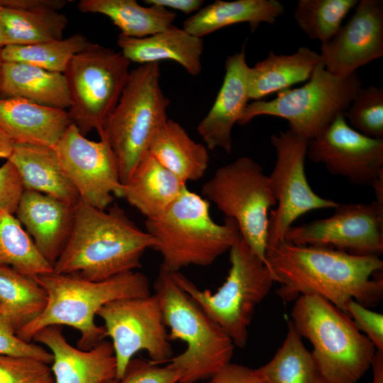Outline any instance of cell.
I'll use <instances>...</instances> for the list:
<instances>
[{
    "label": "cell",
    "instance_id": "3",
    "mask_svg": "<svg viewBox=\"0 0 383 383\" xmlns=\"http://www.w3.org/2000/svg\"><path fill=\"white\" fill-rule=\"evenodd\" d=\"M34 278L46 292L47 305L37 318L16 332L17 336L30 343L46 326L67 325L79 331L77 347L82 350L92 349L106 337L105 327L94 322L104 305L116 299L151 294L148 277L135 271L99 282L53 272Z\"/></svg>",
    "mask_w": 383,
    "mask_h": 383
},
{
    "label": "cell",
    "instance_id": "11",
    "mask_svg": "<svg viewBox=\"0 0 383 383\" xmlns=\"http://www.w3.org/2000/svg\"><path fill=\"white\" fill-rule=\"evenodd\" d=\"M201 194L226 218L236 221L242 238L267 265L269 210L276 201L269 176L260 164L249 157H240L219 167L202 186Z\"/></svg>",
    "mask_w": 383,
    "mask_h": 383
},
{
    "label": "cell",
    "instance_id": "30",
    "mask_svg": "<svg viewBox=\"0 0 383 383\" xmlns=\"http://www.w3.org/2000/svg\"><path fill=\"white\" fill-rule=\"evenodd\" d=\"M77 8L83 13L109 17L121 30V35L136 38L165 30L176 18L171 10L155 5L143 6L135 0H80Z\"/></svg>",
    "mask_w": 383,
    "mask_h": 383
},
{
    "label": "cell",
    "instance_id": "32",
    "mask_svg": "<svg viewBox=\"0 0 383 383\" xmlns=\"http://www.w3.org/2000/svg\"><path fill=\"white\" fill-rule=\"evenodd\" d=\"M47 301L46 292L34 277L0 265V313L9 318L16 333L37 318Z\"/></svg>",
    "mask_w": 383,
    "mask_h": 383
},
{
    "label": "cell",
    "instance_id": "16",
    "mask_svg": "<svg viewBox=\"0 0 383 383\" xmlns=\"http://www.w3.org/2000/svg\"><path fill=\"white\" fill-rule=\"evenodd\" d=\"M307 157L354 184L372 186L383 174V139L360 133L340 113L309 141Z\"/></svg>",
    "mask_w": 383,
    "mask_h": 383
},
{
    "label": "cell",
    "instance_id": "2",
    "mask_svg": "<svg viewBox=\"0 0 383 383\" xmlns=\"http://www.w3.org/2000/svg\"><path fill=\"white\" fill-rule=\"evenodd\" d=\"M155 245L118 204L101 210L79 199L71 235L52 272L103 281L140 268L144 252Z\"/></svg>",
    "mask_w": 383,
    "mask_h": 383
},
{
    "label": "cell",
    "instance_id": "14",
    "mask_svg": "<svg viewBox=\"0 0 383 383\" xmlns=\"http://www.w3.org/2000/svg\"><path fill=\"white\" fill-rule=\"evenodd\" d=\"M99 141L87 139L71 123L53 147L67 178L81 200L101 210L114 196L123 197L118 162L105 136Z\"/></svg>",
    "mask_w": 383,
    "mask_h": 383
},
{
    "label": "cell",
    "instance_id": "6",
    "mask_svg": "<svg viewBox=\"0 0 383 383\" xmlns=\"http://www.w3.org/2000/svg\"><path fill=\"white\" fill-rule=\"evenodd\" d=\"M291 316L299 335L312 344L311 353L328 383H357L371 367L374 345L347 313L328 300L299 296Z\"/></svg>",
    "mask_w": 383,
    "mask_h": 383
},
{
    "label": "cell",
    "instance_id": "29",
    "mask_svg": "<svg viewBox=\"0 0 383 383\" xmlns=\"http://www.w3.org/2000/svg\"><path fill=\"white\" fill-rule=\"evenodd\" d=\"M1 94L64 110L70 104L63 73L24 63L2 62Z\"/></svg>",
    "mask_w": 383,
    "mask_h": 383
},
{
    "label": "cell",
    "instance_id": "17",
    "mask_svg": "<svg viewBox=\"0 0 383 383\" xmlns=\"http://www.w3.org/2000/svg\"><path fill=\"white\" fill-rule=\"evenodd\" d=\"M355 6L348 21L321 47L326 70L339 77L383 56V1L361 0Z\"/></svg>",
    "mask_w": 383,
    "mask_h": 383
},
{
    "label": "cell",
    "instance_id": "43",
    "mask_svg": "<svg viewBox=\"0 0 383 383\" xmlns=\"http://www.w3.org/2000/svg\"><path fill=\"white\" fill-rule=\"evenodd\" d=\"M148 5H155L170 10H178L185 14L199 11L204 4L202 0H145Z\"/></svg>",
    "mask_w": 383,
    "mask_h": 383
},
{
    "label": "cell",
    "instance_id": "8",
    "mask_svg": "<svg viewBox=\"0 0 383 383\" xmlns=\"http://www.w3.org/2000/svg\"><path fill=\"white\" fill-rule=\"evenodd\" d=\"M229 252L228 275L216 293L201 290L179 272L171 273L176 283L222 328L234 345L243 348L255 308L275 281L267 265L240 235Z\"/></svg>",
    "mask_w": 383,
    "mask_h": 383
},
{
    "label": "cell",
    "instance_id": "7",
    "mask_svg": "<svg viewBox=\"0 0 383 383\" xmlns=\"http://www.w3.org/2000/svg\"><path fill=\"white\" fill-rule=\"evenodd\" d=\"M160 79L159 62L140 65L131 70L118 102L99 134L106 137L115 154L123 185L167 119L170 101L161 89Z\"/></svg>",
    "mask_w": 383,
    "mask_h": 383
},
{
    "label": "cell",
    "instance_id": "4",
    "mask_svg": "<svg viewBox=\"0 0 383 383\" xmlns=\"http://www.w3.org/2000/svg\"><path fill=\"white\" fill-rule=\"evenodd\" d=\"M146 231L155 239L152 249L162 258L160 267L177 272L190 266H209L229 250L239 237L236 221H213L209 202L188 189L160 216L146 218Z\"/></svg>",
    "mask_w": 383,
    "mask_h": 383
},
{
    "label": "cell",
    "instance_id": "47",
    "mask_svg": "<svg viewBox=\"0 0 383 383\" xmlns=\"http://www.w3.org/2000/svg\"><path fill=\"white\" fill-rule=\"evenodd\" d=\"M2 60L1 57V48H0V94H1V67H2Z\"/></svg>",
    "mask_w": 383,
    "mask_h": 383
},
{
    "label": "cell",
    "instance_id": "37",
    "mask_svg": "<svg viewBox=\"0 0 383 383\" xmlns=\"http://www.w3.org/2000/svg\"><path fill=\"white\" fill-rule=\"evenodd\" d=\"M0 383H55V380L48 364L0 355Z\"/></svg>",
    "mask_w": 383,
    "mask_h": 383
},
{
    "label": "cell",
    "instance_id": "15",
    "mask_svg": "<svg viewBox=\"0 0 383 383\" xmlns=\"http://www.w3.org/2000/svg\"><path fill=\"white\" fill-rule=\"evenodd\" d=\"M333 214L299 226H291L284 241L300 245L328 247L355 255L379 256L383 252V206L338 204Z\"/></svg>",
    "mask_w": 383,
    "mask_h": 383
},
{
    "label": "cell",
    "instance_id": "36",
    "mask_svg": "<svg viewBox=\"0 0 383 383\" xmlns=\"http://www.w3.org/2000/svg\"><path fill=\"white\" fill-rule=\"evenodd\" d=\"M343 116L360 133L375 139L383 138V89L360 87Z\"/></svg>",
    "mask_w": 383,
    "mask_h": 383
},
{
    "label": "cell",
    "instance_id": "18",
    "mask_svg": "<svg viewBox=\"0 0 383 383\" xmlns=\"http://www.w3.org/2000/svg\"><path fill=\"white\" fill-rule=\"evenodd\" d=\"M33 340L51 351L55 383H104L116 379V360L109 341L103 340L89 350H82L67 341L59 325L40 329Z\"/></svg>",
    "mask_w": 383,
    "mask_h": 383
},
{
    "label": "cell",
    "instance_id": "48",
    "mask_svg": "<svg viewBox=\"0 0 383 383\" xmlns=\"http://www.w3.org/2000/svg\"><path fill=\"white\" fill-rule=\"evenodd\" d=\"M104 383H119V381L116 379H113L108 380Z\"/></svg>",
    "mask_w": 383,
    "mask_h": 383
},
{
    "label": "cell",
    "instance_id": "44",
    "mask_svg": "<svg viewBox=\"0 0 383 383\" xmlns=\"http://www.w3.org/2000/svg\"><path fill=\"white\" fill-rule=\"evenodd\" d=\"M372 383H383V351L377 350L371 366Z\"/></svg>",
    "mask_w": 383,
    "mask_h": 383
},
{
    "label": "cell",
    "instance_id": "20",
    "mask_svg": "<svg viewBox=\"0 0 383 383\" xmlns=\"http://www.w3.org/2000/svg\"><path fill=\"white\" fill-rule=\"evenodd\" d=\"M75 205L53 196L24 190L16 215L36 248L53 267L71 235Z\"/></svg>",
    "mask_w": 383,
    "mask_h": 383
},
{
    "label": "cell",
    "instance_id": "23",
    "mask_svg": "<svg viewBox=\"0 0 383 383\" xmlns=\"http://www.w3.org/2000/svg\"><path fill=\"white\" fill-rule=\"evenodd\" d=\"M117 44L130 62L143 65L172 60L191 75L197 76L201 72L203 39L173 24L162 31L141 38L119 34Z\"/></svg>",
    "mask_w": 383,
    "mask_h": 383
},
{
    "label": "cell",
    "instance_id": "5",
    "mask_svg": "<svg viewBox=\"0 0 383 383\" xmlns=\"http://www.w3.org/2000/svg\"><path fill=\"white\" fill-rule=\"evenodd\" d=\"M163 321L170 328L168 340L184 341L187 348L168 362L179 370L178 383L206 379L231 362L234 343L222 328L160 267L153 284Z\"/></svg>",
    "mask_w": 383,
    "mask_h": 383
},
{
    "label": "cell",
    "instance_id": "10",
    "mask_svg": "<svg viewBox=\"0 0 383 383\" xmlns=\"http://www.w3.org/2000/svg\"><path fill=\"white\" fill-rule=\"evenodd\" d=\"M130 64L121 51L91 42L70 60L63 73L70 101L67 111L84 136L102 132L128 83Z\"/></svg>",
    "mask_w": 383,
    "mask_h": 383
},
{
    "label": "cell",
    "instance_id": "34",
    "mask_svg": "<svg viewBox=\"0 0 383 383\" xmlns=\"http://www.w3.org/2000/svg\"><path fill=\"white\" fill-rule=\"evenodd\" d=\"M90 42L82 33L30 45H7L1 48L2 62L24 63L48 71L64 73L72 58Z\"/></svg>",
    "mask_w": 383,
    "mask_h": 383
},
{
    "label": "cell",
    "instance_id": "24",
    "mask_svg": "<svg viewBox=\"0 0 383 383\" xmlns=\"http://www.w3.org/2000/svg\"><path fill=\"white\" fill-rule=\"evenodd\" d=\"M16 167L24 190H30L76 205L79 196L65 174L52 147L13 143L7 159Z\"/></svg>",
    "mask_w": 383,
    "mask_h": 383
},
{
    "label": "cell",
    "instance_id": "25",
    "mask_svg": "<svg viewBox=\"0 0 383 383\" xmlns=\"http://www.w3.org/2000/svg\"><path fill=\"white\" fill-rule=\"evenodd\" d=\"M187 187L148 152L123 184V197L146 218L162 214Z\"/></svg>",
    "mask_w": 383,
    "mask_h": 383
},
{
    "label": "cell",
    "instance_id": "22",
    "mask_svg": "<svg viewBox=\"0 0 383 383\" xmlns=\"http://www.w3.org/2000/svg\"><path fill=\"white\" fill-rule=\"evenodd\" d=\"M70 123L67 110L0 98V129L13 143L53 148Z\"/></svg>",
    "mask_w": 383,
    "mask_h": 383
},
{
    "label": "cell",
    "instance_id": "9",
    "mask_svg": "<svg viewBox=\"0 0 383 383\" xmlns=\"http://www.w3.org/2000/svg\"><path fill=\"white\" fill-rule=\"evenodd\" d=\"M362 87L357 72L339 77L320 62L303 86L280 91L270 101L248 104L238 124L245 125L259 116L279 117L288 121L289 130L310 140L348 109Z\"/></svg>",
    "mask_w": 383,
    "mask_h": 383
},
{
    "label": "cell",
    "instance_id": "35",
    "mask_svg": "<svg viewBox=\"0 0 383 383\" xmlns=\"http://www.w3.org/2000/svg\"><path fill=\"white\" fill-rule=\"evenodd\" d=\"M357 0H299L294 17L300 29L321 43L330 40Z\"/></svg>",
    "mask_w": 383,
    "mask_h": 383
},
{
    "label": "cell",
    "instance_id": "1",
    "mask_svg": "<svg viewBox=\"0 0 383 383\" xmlns=\"http://www.w3.org/2000/svg\"><path fill=\"white\" fill-rule=\"evenodd\" d=\"M265 257L275 282L281 285L277 294L284 301L316 295L345 312L351 299L368 307L382 298V276L372 278L383 270L379 256L284 240L267 249Z\"/></svg>",
    "mask_w": 383,
    "mask_h": 383
},
{
    "label": "cell",
    "instance_id": "19",
    "mask_svg": "<svg viewBox=\"0 0 383 383\" xmlns=\"http://www.w3.org/2000/svg\"><path fill=\"white\" fill-rule=\"evenodd\" d=\"M245 60V43L239 52L228 56L225 75L216 100L197 126L208 150H232V129L240 119L250 100Z\"/></svg>",
    "mask_w": 383,
    "mask_h": 383
},
{
    "label": "cell",
    "instance_id": "33",
    "mask_svg": "<svg viewBox=\"0 0 383 383\" xmlns=\"http://www.w3.org/2000/svg\"><path fill=\"white\" fill-rule=\"evenodd\" d=\"M0 265L35 277L53 271L13 214L0 212Z\"/></svg>",
    "mask_w": 383,
    "mask_h": 383
},
{
    "label": "cell",
    "instance_id": "13",
    "mask_svg": "<svg viewBox=\"0 0 383 383\" xmlns=\"http://www.w3.org/2000/svg\"><path fill=\"white\" fill-rule=\"evenodd\" d=\"M104 321L106 336L112 339L120 380L133 355L148 352L155 365L168 362L173 352L155 294L116 299L96 313Z\"/></svg>",
    "mask_w": 383,
    "mask_h": 383
},
{
    "label": "cell",
    "instance_id": "42",
    "mask_svg": "<svg viewBox=\"0 0 383 383\" xmlns=\"http://www.w3.org/2000/svg\"><path fill=\"white\" fill-rule=\"evenodd\" d=\"M204 383H267L254 369L230 362Z\"/></svg>",
    "mask_w": 383,
    "mask_h": 383
},
{
    "label": "cell",
    "instance_id": "28",
    "mask_svg": "<svg viewBox=\"0 0 383 383\" xmlns=\"http://www.w3.org/2000/svg\"><path fill=\"white\" fill-rule=\"evenodd\" d=\"M320 62V54L305 46L291 55H277L270 51L265 59L249 67L250 99L262 100L272 93L309 80Z\"/></svg>",
    "mask_w": 383,
    "mask_h": 383
},
{
    "label": "cell",
    "instance_id": "39",
    "mask_svg": "<svg viewBox=\"0 0 383 383\" xmlns=\"http://www.w3.org/2000/svg\"><path fill=\"white\" fill-rule=\"evenodd\" d=\"M182 372L169 364L159 367L150 361L131 359L119 383H178Z\"/></svg>",
    "mask_w": 383,
    "mask_h": 383
},
{
    "label": "cell",
    "instance_id": "12",
    "mask_svg": "<svg viewBox=\"0 0 383 383\" xmlns=\"http://www.w3.org/2000/svg\"><path fill=\"white\" fill-rule=\"evenodd\" d=\"M309 141L289 129L271 135L276 162L269 179L277 207L269 216L267 250L284 241L299 217L316 209H335L339 204L316 194L308 182L304 164Z\"/></svg>",
    "mask_w": 383,
    "mask_h": 383
},
{
    "label": "cell",
    "instance_id": "27",
    "mask_svg": "<svg viewBox=\"0 0 383 383\" xmlns=\"http://www.w3.org/2000/svg\"><path fill=\"white\" fill-rule=\"evenodd\" d=\"M208 150L190 138L179 123L167 118L154 135L148 152L187 183L204 176L210 160Z\"/></svg>",
    "mask_w": 383,
    "mask_h": 383
},
{
    "label": "cell",
    "instance_id": "41",
    "mask_svg": "<svg viewBox=\"0 0 383 383\" xmlns=\"http://www.w3.org/2000/svg\"><path fill=\"white\" fill-rule=\"evenodd\" d=\"M23 191L16 167L7 160L0 167V212L15 213Z\"/></svg>",
    "mask_w": 383,
    "mask_h": 383
},
{
    "label": "cell",
    "instance_id": "45",
    "mask_svg": "<svg viewBox=\"0 0 383 383\" xmlns=\"http://www.w3.org/2000/svg\"><path fill=\"white\" fill-rule=\"evenodd\" d=\"M13 142L0 129V158L10 157L13 150Z\"/></svg>",
    "mask_w": 383,
    "mask_h": 383
},
{
    "label": "cell",
    "instance_id": "38",
    "mask_svg": "<svg viewBox=\"0 0 383 383\" xmlns=\"http://www.w3.org/2000/svg\"><path fill=\"white\" fill-rule=\"evenodd\" d=\"M0 355L28 357L45 364L52 363L53 357L43 347L19 338L9 318L0 313Z\"/></svg>",
    "mask_w": 383,
    "mask_h": 383
},
{
    "label": "cell",
    "instance_id": "26",
    "mask_svg": "<svg viewBox=\"0 0 383 383\" xmlns=\"http://www.w3.org/2000/svg\"><path fill=\"white\" fill-rule=\"evenodd\" d=\"M284 13V6L277 0H216L201 8L183 23V29L201 38L221 28L248 23L255 31L261 23L273 24Z\"/></svg>",
    "mask_w": 383,
    "mask_h": 383
},
{
    "label": "cell",
    "instance_id": "21",
    "mask_svg": "<svg viewBox=\"0 0 383 383\" xmlns=\"http://www.w3.org/2000/svg\"><path fill=\"white\" fill-rule=\"evenodd\" d=\"M68 0H0V22L7 45L61 40L68 19L60 13Z\"/></svg>",
    "mask_w": 383,
    "mask_h": 383
},
{
    "label": "cell",
    "instance_id": "46",
    "mask_svg": "<svg viewBox=\"0 0 383 383\" xmlns=\"http://www.w3.org/2000/svg\"><path fill=\"white\" fill-rule=\"evenodd\" d=\"M6 45V38H5L2 26L0 22V48H2L3 47Z\"/></svg>",
    "mask_w": 383,
    "mask_h": 383
},
{
    "label": "cell",
    "instance_id": "40",
    "mask_svg": "<svg viewBox=\"0 0 383 383\" xmlns=\"http://www.w3.org/2000/svg\"><path fill=\"white\" fill-rule=\"evenodd\" d=\"M345 313L353 318L359 330L367 334L376 350L383 351V315L353 299L348 302Z\"/></svg>",
    "mask_w": 383,
    "mask_h": 383
},
{
    "label": "cell",
    "instance_id": "31",
    "mask_svg": "<svg viewBox=\"0 0 383 383\" xmlns=\"http://www.w3.org/2000/svg\"><path fill=\"white\" fill-rule=\"evenodd\" d=\"M287 326L282 345L255 372L267 383H328L291 321Z\"/></svg>",
    "mask_w": 383,
    "mask_h": 383
}]
</instances>
